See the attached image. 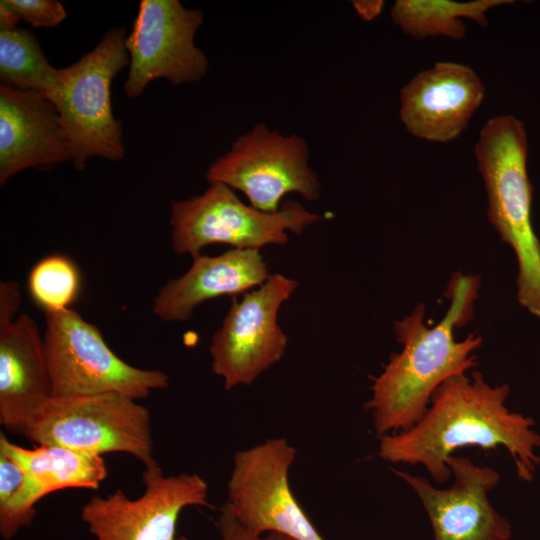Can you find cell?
Returning <instances> with one entry per match:
<instances>
[{
    "label": "cell",
    "mask_w": 540,
    "mask_h": 540,
    "mask_svg": "<svg viewBox=\"0 0 540 540\" xmlns=\"http://www.w3.org/2000/svg\"><path fill=\"white\" fill-rule=\"evenodd\" d=\"M72 161V148L54 104L34 91L0 86V185L26 168Z\"/></svg>",
    "instance_id": "2e32d148"
},
{
    "label": "cell",
    "mask_w": 540,
    "mask_h": 540,
    "mask_svg": "<svg viewBox=\"0 0 540 540\" xmlns=\"http://www.w3.org/2000/svg\"><path fill=\"white\" fill-rule=\"evenodd\" d=\"M57 72L30 30L0 25V78L3 85L34 91L45 97Z\"/></svg>",
    "instance_id": "ffe728a7"
},
{
    "label": "cell",
    "mask_w": 540,
    "mask_h": 540,
    "mask_svg": "<svg viewBox=\"0 0 540 540\" xmlns=\"http://www.w3.org/2000/svg\"><path fill=\"white\" fill-rule=\"evenodd\" d=\"M308 159L303 138L257 124L210 164L206 178L241 191L257 210L275 212L291 192L310 201L319 198L321 185Z\"/></svg>",
    "instance_id": "ba28073f"
},
{
    "label": "cell",
    "mask_w": 540,
    "mask_h": 540,
    "mask_svg": "<svg viewBox=\"0 0 540 540\" xmlns=\"http://www.w3.org/2000/svg\"><path fill=\"white\" fill-rule=\"evenodd\" d=\"M126 29L113 27L74 64L58 69L45 95L56 107L72 148V163L83 170L90 157L121 160L122 125L112 112L111 85L130 63Z\"/></svg>",
    "instance_id": "277c9868"
},
{
    "label": "cell",
    "mask_w": 540,
    "mask_h": 540,
    "mask_svg": "<svg viewBox=\"0 0 540 540\" xmlns=\"http://www.w3.org/2000/svg\"><path fill=\"white\" fill-rule=\"evenodd\" d=\"M485 87L467 65L436 62L400 90V120L412 136L431 141L457 139L480 107Z\"/></svg>",
    "instance_id": "5bb4252c"
},
{
    "label": "cell",
    "mask_w": 540,
    "mask_h": 540,
    "mask_svg": "<svg viewBox=\"0 0 540 540\" xmlns=\"http://www.w3.org/2000/svg\"><path fill=\"white\" fill-rule=\"evenodd\" d=\"M202 23L200 9H186L177 0H142L125 40L130 58L124 85L127 96L138 97L159 78L174 85L202 79L208 60L194 43Z\"/></svg>",
    "instance_id": "7c38bea8"
},
{
    "label": "cell",
    "mask_w": 540,
    "mask_h": 540,
    "mask_svg": "<svg viewBox=\"0 0 540 540\" xmlns=\"http://www.w3.org/2000/svg\"><path fill=\"white\" fill-rule=\"evenodd\" d=\"M446 463L453 477L447 489L435 487L423 476L392 469L419 498L434 540H510L511 523L489 500L500 481L499 473L467 457L451 455Z\"/></svg>",
    "instance_id": "4fadbf2b"
},
{
    "label": "cell",
    "mask_w": 540,
    "mask_h": 540,
    "mask_svg": "<svg viewBox=\"0 0 540 540\" xmlns=\"http://www.w3.org/2000/svg\"><path fill=\"white\" fill-rule=\"evenodd\" d=\"M51 397L43 335L26 313L0 318V424L24 435L37 408Z\"/></svg>",
    "instance_id": "e0dca14e"
},
{
    "label": "cell",
    "mask_w": 540,
    "mask_h": 540,
    "mask_svg": "<svg viewBox=\"0 0 540 540\" xmlns=\"http://www.w3.org/2000/svg\"><path fill=\"white\" fill-rule=\"evenodd\" d=\"M507 384L490 385L479 372L453 376L433 393L427 412L408 430L380 436L383 460L422 465L436 483L451 478L446 460L460 448H505L517 476L529 482L540 466V434L529 416L509 410Z\"/></svg>",
    "instance_id": "6da1fadb"
},
{
    "label": "cell",
    "mask_w": 540,
    "mask_h": 540,
    "mask_svg": "<svg viewBox=\"0 0 540 540\" xmlns=\"http://www.w3.org/2000/svg\"><path fill=\"white\" fill-rule=\"evenodd\" d=\"M510 3L513 1L397 0L391 8L390 16L405 34L417 40L433 36L461 40L467 32L463 18L471 19L478 25L486 27L487 11Z\"/></svg>",
    "instance_id": "d6986e66"
},
{
    "label": "cell",
    "mask_w": 540,
    "mask_h": 540,
    "mask_svg": "<svg viewBox=\"0 0 540 540\" xmlns=\"http://www.w3.org/2000/svg\"><path fill=\"white\" fill-rule=\"evenodd\" d=\"M144 492L130 499L121 489L93 496L81 519L96 540H176V526L189 506L213 508L208 485L198 474L165 475L155 461L144 466Z\"/></svg>",
    "instance_id": "30bf717a"
},
{
    "label": "cell",
    "mask_w": 540,
    "mask_h": 540,
    "mask_svg": "<svg viewBox=\"0 0 540 540\" xmlns=\"http://www.w3.org/2000/svg\"><path fill=\"white\" fill-rule=\"evenodd\" d=\"M295 457L296 449L284 438L267 439L234 454L227 503L252 535L325 540L291 491L289 470Z\"/></svg>",
    "instance_id": "9c48e42d"
},
{
    "label": "cell",
    "mask_w": 540,
    "mask_h": 540,
    "mask_svg": "<svg viewBox=\"0 0 540 540\" xmlns=\"http://www.w3.org/2000/svg\"><path fill=\"white\" fill-rule=\"evenodd\" d=\"M28 290L44 312L69 309L80 288V275L71 259L50 255L39 260L28 275Z\"/></svg>",
    "instance_id": "44dd1931"
},
{
    "label": "cell",
    "mask_w": 540,
    "mask_h": 540,
    "mask_svg": "<svg viewBox=\"0 0 540 540\" xmlns=\"http://www.w3.org/2000/svg\"><path fill=\"white\" fill-rule=\"evenodd\" d=\"M23 481L22 468L14 460L0 453V507L18 493Z\"/></svg>",
    "instance_id": "cb8c5ba5"
},
{
    "label": "cell",
    "mask_w": 540,
    "mask_h": 540,
    "mask_svg": "<svg viewBox=\"0 0 540 540\" xmlns=\"http://www.w3.org/2000/svg\"><path fill=\"white\" fill-rule=\"evenodd\" d=\"M320 219L291 200L275 212L257 210L244 204L230 187L212 182L201 195L171 202V245L175 254L193 258L217 243L259 250L269 244H286L287 230L301 234Z\"/></svg>",
    "instance_id": "52a82bcc"
},
{
    "label": "cell",
    "mask_w": 540,
    "mask_h": 540,
    "mask_svg": "<svg viewBox=\"0 0 540 540\" xmlns=\"http://www.w3.org/2000/svg\"><path fill=\"white\" fill-rule=\"evenodd\" d=\"M216 524L222 540H294L278 533L252 535L239 523L227 502L221 507Z\"/></svg>",
    "instance_id": "603a6c76"
},
{
    "label": "cell",
    "mask_w": 540,
    "mask_h": 540,
    "mask_svg": "<svg viewBox=\"0 0 540 540\" xmlns=\"http://www.w3.org/2000/svg\"><path fill=\"white\" fill-rule=\"evenodd\" d=\"M352 4L362 19L371 21L381 13L384 6V1H352Z\"/></svg>",
    "instance_id": "d4e9b609"
},
{
    "label": "cell",
    "mask_w": 540,
    "mask_h": 540,
    "mask_svg": "<svg viewBox=\"0 0 540 540\" xmlns=\"http://www.w3.org/2000/svg\"><path fill=\"white\" fill-rule=\"evenodd\" d=\"M296 287L295 280L273 274L258 289L233 300L209 346L212 371L223 378L225 389L251 384L281 359L287 336L277 315Z\"/></svg>",
    "instance_id": "8fae6325"
},
{
    "label": "cell",
    "mask_w": 540,
    "mask_h": 540,
    "mask_svg": "<svg viewBox=\"0 0 540 540\" xmlns=\"http://www.w3.org/2000/svg\"><path fill=\"white\" fill-rule=\"evenodd\" d=\"M474 154L487 193L489 222L517 260V301L540 319V241L531 219L524 123L513 115L490 118L480 130Z\"/></svg>",
    "instance_id": "3957f363"
},
{
    "label": "cell",
    "mask_w": 540,
    "mask_h": 540,
    "mask_svg": "<svg viewBox=\"0 0 540 540\" xmlns=\"http://www.w3.org/2000/svg\"><path fill=\"white\" fill-rule=\"evenodd\" d=\"M480 281L478 276L453 274L445 292L450 305L433 326L426 322L423 303L395 322L402 349L391 354L383 371L374 378L371 398L365 405L379 437L414 426L443 382L477 365L476 351L482 346V336L471 333L457 340L455 331L471 320Z\"/></svg>",
    "instance_id": "7a4b0ae2"
},
{
    "label": "cell",
    "mask_w": 540,
    "mask_h": 540,
    "mask_svg": "<svg viewBox=\"0 0 540 540\" xmlns=\"http://www.w3.org/2000/svg\"><path fill=\"white\" fill-rule=\"evenodd\" d=\"M176 540H188L186 537L182 536V537H178Z\"/></svg>",
    "instance_id": "484cf974"
},
{
    "label": "cell",
    "mask_w": 540,
    "mask_h": 540,
    "mask_svg": "<svg viewBox=\"0 0 540 540\" xmlns=\"http://www.w3.org/2000/svg\"><path fill=\"white\" fill-rule=\"evenodd\" d=\"M66 10L56 0H1L0 25L15 26L23 20L35 28H53L66 18Z\"/></svg>",
    "instance_id": "7402d4cb"
},
{
    "label": "cell",
    "mask_w": 540,
    "mask_h": 540,
    "mask_svg": "<svg viewBox=\"0 0 540 540\" xmlns=\"http://www.w3.org/2000/svg\"><path fill=\"white\" fill-rule=\"evenodd\" d=\"M0 453L14 460L24 472L18 493L0 507V534L6 540L32 524L35 505L43 497L69 488L96 490L108 474L100 455L61 446L27 449L9 441L3 432Z\"/></svg>",
    "instance_id": "9a60e30c"
},
{
    "label": "cell",
    "mask_w": 540,
    "mask_h": 540,
    "mask_svg": "<svg viewBox=\"0 0 540 540\" xmlns=\"http://www.w3.org/2000/svg\"><path fill=\"white\" fill-rule=\"evenodd\" d=\"M268 276L267 265L256 249L234 248L214 257L200 254L184 275L160 288L153 313L165 322L186 321L201 303L246 293L261 286Z\"/></svg>",
    "instance_id": "ac0fdd59"
},
{
    "label": "cell",
    "mask_w": 540,
    "mask_h": 540,
    "mask_svg": "<svg viewBox=\"0 0 540 540\" xmlns=\"http://www.w3.org/2000/svg\"><path fill=\"white\" fill-rule=\"evenodd\" d=\"M150 411L117 393L50 397L29 419L24 437L102 456L124 453L144 466L155 462Z\"/></svg>",
    "instance_id": "5b68a950"
},
{
    "label": "cell",
    "mask_w": 540,
    "mask_h": 540,
    "mask_svg": "<svg viewBox=\"0 0 540 540\" xmlns=\"http://www.w3.org/2000/svg\"><path fill=\"white\" fill-rule=\"evenodd\" d=\"M44 317L52 397L117 393L138 401L168 386L165 372L138 368L117 356L101 331L77 311H46Z\"/></svg>",
    "instance_id": "8992f818"
}]
</instances>
